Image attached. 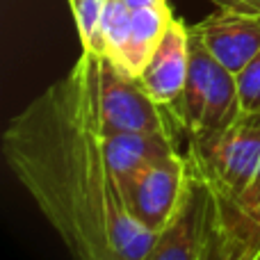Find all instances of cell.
Listing matches in <instances>:
<instances>
[{
  "label": "cell",
  "instance_id": "obj_1",
  "mask_svg": "<svg viewBox=\"0 0 260 260\" xmlns=\"http://www.w3.org/2000/svg\"><path fill=\"white\" fill-rule=\"evenodd\" d=\"M3 157L73 260H144L155 233L128 212L121 185L71 73L3 133Z\"/></svg>",
  "mask_w": 260,
  "mask_h": 260
},
{
  "label": "cell",
  "instance_id": "obj_2",
  "mask_svg": "<svg viewBox=\"0 0 260 260\" xmlns=\"http://www.w3.org/2000/svg\"><path fill=\"white\" fill-rule=\"evenodd\" d=\"M78 85L85 110L99 135L110 133H169L180 130L174 112L155 103L137 78L112 59L82 53L69 71Z\"/></svg>",
  "mask_w": 260,
  "mask_h": 260
},
{
  "label": "cell",
  "instance_id": "obj_3",
  "mask_svg": "<svg viewBox=\"0 0 260 260\" xmlns=\"http://www.w3.org/2000/svg\"><path fill=\"white\" fill-rule=\"evenodd\" d=\"M185 155L219 194L242 201L260 178V110L221 130L189 135Z\"/></svg>",
  "mask_w": 260,
  "mask_h": 260
},
{
  "label": "cell",
  "instance_id": "obj_4",
  "mask_svg": "<svg viewBox=\"0 0 260 260\" xmlns=\"http://www.w3.org/2000/svg\"><path fill=\"white\" fill-rule=\"evenodd\" d=\"M171 112L187 137L221 130L242 117L238 76L221 67L194 37L187 82L180 99L171 105Z\"/></svg>",
  "mask_w": 260,
  "mask_h": 260
},
{
  "label": "cell",
  "instance_id": "obj_5",
  "mask_svg": "<svg viewBox=\"0 0 260 260\" xmlns=\"http://www.w3.org/2000/svg\"><path fill=\"white\" fill-rule=\"evenodd\" d=\"M187 171V155L178 151L119 178L128 212L146 231L157 235L178 208Z\"/></svg>",
  "mask_w": 260,
  "mask_h": 260
},
{
  "label": "cell",
  "instance_id": "obj_6",
  "mask_svg": "<svg viewBox=\"0 0 260 260\" xmlns=\"http://www.w3.org/2000/svg\"><path fill=\"white\" fill-rule=\"evenodd\" d=\"M212 201L215 197L210 183L189 165L178 208L169 224L155 235L144 260H203Z\"/></svg>",
  "mask_w": 260,
  "mask_h": 260
},
{
  "label": "cell",
  "instance_id": "obj_7",
  "mask_svg": "<svg viewBox=\"0 0 260 260\" xmlns=\"http://www.w3.org/2000/svg\"><path fill=\"white\" fill-rule=\"evenodd\" d=\"M194 39L231 73L238 76L260 53V14L219 7L189 27Z\"/></svg>",
  "mask_w": 260,
  "mask_h": 260
},
{
  "label": "cell",
  "instance_id": "obj_8",
  "mask_svg": "<svg viewBox=\"0 0 260 260\" xmlns=\"http://www.w3.org/2000/svg\"><path fill=\"white\" fill-rule=\"evenodd\" d=\"M189 55H192V35L180 18L174 16L155 53L139 73V85L146 89L155 103L171 110L180 99L189 73Z\"/></svg>",
  "mask_w": 260,
  "mask_h": 260
},
{
  "label": "cell",
  "instance_id": "obj_9",
  "mask_svg": "<svg viewBox=\"0 0 260 260\" xmlns=\"http://www.w3.org/2000/svg\"><path fill=\"white\" fill-rule=\"evenodd\" d=\"M101 144L117 178L178 153L176 135L169 133H110L101 135Z\"/></svg>",
  "mask_w": 260,
  "mask_h": 260
},
{
  "label": "cell",
  "instance_id": "obj_10",
  "mask_svg": "<svg viewBox=\"0 0 260 260\" xmlns=\"http://www.w3.org/2000/svg\"><path fill=\"white\" fill-rule=\"evenodd\" d=\"M171 21H174V14L169 9V3L160 5V7L133 9L130 37H128L126 50H123V57L117 67L121 71H126L128 76L139 78V73L144 71L151 55L155 53L157 44L162 41Z\"/></svg>",
  "mask_w": 260,
  "mask_h": 260
},
{
  "label": "cell",
  "instance_id": "obj_11",
  "mask_svg": "<svg viewBox=\"0 0 260 260\" xmlns=\"http://www.w3.org/2000/svg\"><path fill=\"white\" fill-rule=\"evenodd\" d=\"M212 194H215V212L221 224L244 244L260 251V194L251 201H233L219 194L215 187Z\"/></svg>",
  "mask_w": 260,
  "mask_h": 260
},
{
  "label": "cell",
  "instance_id": "obj_12",
  "mask_svg": "<svg viewBox=\"0 0 260 260\" xmlns=\"http://www.w3.org/2000/svg\"><path fill=\"white\" fill-rule=\"evenodd\" d=\"M130 25H133V9L123 0H108L103 14V25H101L103 57L112 59L114 64L121 62L130 37Z\"/></svg>",
  "mask_w": 260,
  "mask_h": 260
},
{
  "label": "cell",
  "instance_id": "obj_13",
  "mask_svg": "<svg viewBox=\"0 0 260 260\" xmlns=\"http://www.w3.org/2000/svg\"><path fill=\"white\" fill-rule=\"evenodd\" d=\"M108 0H69L71 14L76 18L78 37L82 44V53H91L103 57V37H101V25H103V14Z\"/></svg>",
  "mask_w": 260,
  "mask_h": 260
},
{
  "label": "cell",
  "instance_id": "obj_14",
  "mask_svg": "<svg viewBox=\"0 0 260 260\" xmlns=\"http://www.w3.org/2000/svg\"><path fill=\"white\" fill-rule=\"evenodd\" d=\"M203 260H260V251L244 244L240 238H235L219 221V217L215 212V201H212V219H210V229H208V242Z\"/></svg>",
  "mask_w": 260,
  "mask_h": 260
},
{
  "label": "cell",
  "instance_id": "obj_15",
  "mask_svg": "<svg viewBox=\"0 0 260 260\" xmlns=\"http://www.w3.org/2000/svg\"><path fill=\"white\" fill-rule=\"evenodd\" d=\"M238 91L242 114L260 110V53L238 73Z\"/></svg>",
  "mask_w": 260,
  "mask_h": 260
},
{
  "label": "cell",
  "instance_id": "obj_16",
  "mask_svg": "<svg viewBox=\"0 0 260 260\" xmlns=\"http://www.w3.org/2000/svg\"><path fill=\"white\" fill-rule=\"evenodd\" d=\"M217 7L240 9V12H256L260 14V0H212Z\"/></svg>",
  "mask_w": 260,
  "mask_h": 260
},
{
  "label": "cell",
  "instance_id": "obj_17",
  "mask_svg": "<svg viewBox=\"0 0 260 260\" xmlns=\"http://www.w3.org/2000/svg\"><path fill=\"white\" fill-rule=\"evenodd\" d=\"M130 9H146V7H160L167 5V0H123Z\"/></svg>",
  "mask_w": 260,
  "mask_h": 260
},
{
  "label": "cell",
  "instance_id": "obj_18",
  "mask_svg": "<svg viewBox=\"0 0 260 260\" xmlns=\"http://www.w3.org/2000/svg\"><path fill=\"white\" fill-rule=\"evenodd\" d=\"M258 194H260V178H258L256 187H253V189H251V192H249V194H247V197H244V199H242V201H251V199H253V197H258ZM233 201H235V199H233Z\"/></svg>",
  "mask_w": 260,
  "mask_h": 260
}]
</instances>
